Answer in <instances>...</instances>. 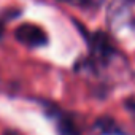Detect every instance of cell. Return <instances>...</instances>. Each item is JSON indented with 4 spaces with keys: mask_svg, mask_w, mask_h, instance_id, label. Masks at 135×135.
Instances as JSON below:
<instances>
[{
    "mask_svg": "<svg viewBox=\"0 0 135 135\" xmlns=\"http://www.w3.org/2000/svg\"><path fill=\"white\" fill-rule=\"evenodd\" d=\"M95 127L100 129V132L103 135H114V133H121L118 130V126H116V121L110 116H102L95 121Z\"/></svg>",
    "mask_w": 135,
    "mask_h": 135,
    "instance_id": "cell-4",
    "label": "cell"
},
{
    "mask_svg": "<svg viewBox=\"0 0 135 135\" xmlns=\"http://www.w3.org/2000/svg\"><path fill=\"white\" fill-rule=\"evenodd\" d=\"M126 107L129 108V111H132V113L135 114V100H129V102H126Z\"/></svg>",
    "mask_w": 135,
    "mask_h": 135,
    "instance_id": "cell-5",
    "label": "cell"
},
{
    "mask_svg": "<svg viewBox=\"0 0 135 135\" xmlns=\"http://www.w3.org/2000/svg\"><path fill=\"white\" fill-rule=\"evenodd\" d=\"M2 37H3V24L0 22V38H2Z\"/></svg>",
    "mask_w": 135,
    "mask_h": 135,
    "instance_id": "cell-7",
    "label": "cell"
},
{
    "mask_svg": "<svg viewBox=\"0 0 135 135\" xmlns=\"http://www.w3.org/2000/svg\"><path fill=\"white\" fill-rule=\"evenodd\" d=\"M89 45H91L92 52H94L95 56H99L100 59H108V57L114 52L110 38H108L103 32H95V33L89 38Z\"/></svg>",
    "mask_w": 135,
    "mask_h": 135,
    "instance_id": "cell-2",
    "label": "cell"
},
{
    "mask_svg": "<svg viewBox=\"0 0 135 135\" xmlns=\"http://www.w3.org/2000/svg\"><path fill=\"white\" fill-rule=\"evenodd\" d=\"M15 37L18 41H21L22 45H27L30 48H37V46H43L48 41V37L45 33V30L35 24H21L16 32Z\"/></svg>",
    "mask_w": 135,
    "mask_h": 135,
    "instance_id": "cell-1",
    "label": "cell"
},
{
    "mask_svg": "<svg viewBox=\"0 0 135 135\" xmlns=\"http://www.w3.org/2000/svg\"><path fill=\"white\" fill-rule=\"evenodd\" d=\"M57 132L59 135H80L76 124L69 116H59L57 114Z\"/></svg>",
    "mask_w": 135,
    "mask_h": 135,
    "instance_id": "cell-3",
    "label": "cell"
},
{
    "mask_svg": "<svg viewBox=\"0 0 135 135\" xmlns=\"http://www.w3.org/2000/svg\"><path fill=\"white\" fill-rule=\"evenodd\" d=\"M3 135H21V133H18V132H15V130H5Z\"/></svg>",
    "mask_w": 135,
    "mask_h": 135,
    "instance_id": "cell-6",
    "label": "cell"
}]
</instances>
